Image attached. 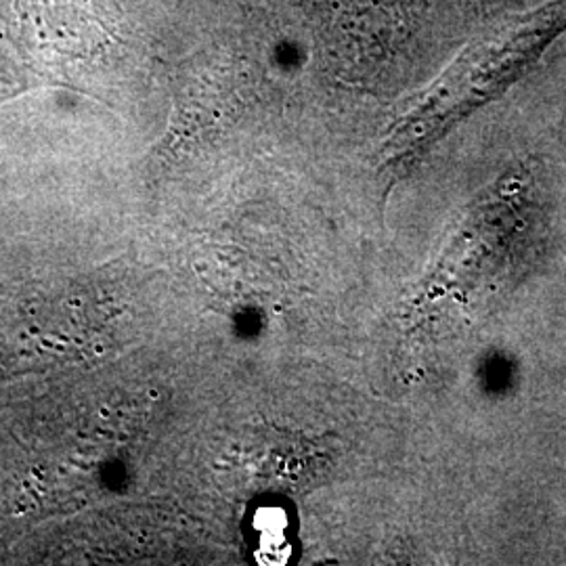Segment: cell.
Masks as SVG:
<instances>
[{"instance_id":"6da1fadb","label":"cell","mask_w":566,"mask_h":566,"mask_svg":"<svg viewBox=\"0 0 566 566\" xmlns=\"http://www.w3.org/2000/svg\"><path fill=\"white\" fill-rule=\"evenodd\" d=\"M325 55L359 61L395 55L420 18V0H303Z\"/></svg>"},{"instance_id":"7a4b0ae2","label":"cell","mask_w":566,"mask_h":566,"mask_svg":"<svg viewBox=\"0 0 566 566\" xmlns=\"http://www.w3.org/2000/svg\"><path fill=\"white\" fill-rule=\"evenodd\" d=\"M9 44L0 41V102L18 95L30 86V78L18 67V61L7 57Z\"/></svg>"}]
</instances>
